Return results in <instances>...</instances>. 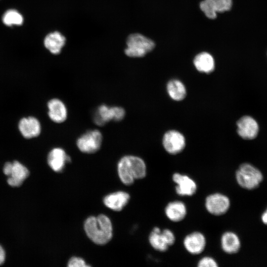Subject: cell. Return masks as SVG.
Segmentation results:
<instances>
[{"mask_svg": "<svg viewBox=\"0 0 267 267\" xmlns=\"http://www.w3.org/2000/svg\"><path fill=\"white\" fill-rule=\"evenodd\" d=\"M84 229L88 237L98 245L107 243L112 237L111 222L103 214L88 218L85 222Z\"/></svg>", "mask_w": 267, "mask_h": 267, "instance_id": "cell-1", "label": "cell"}, {"mask_svg": "<svg viewBox=\"0 0 267 267\" xmlns=\"http://www.w3.org/2000/svg\"><path fill=\"white\" fill-rule=\"evenodd\" d=\"M118 173L121 181L126 185H131L136 179L144 178L146 167L140 158L133 155L122 157L118 164Z\"/></svg>", "mask_w": 267, "mask_h": 267, "instance_id": "cell-2", "label": "cell"}, {"mask_svg": "<svg viewBox=\"0 0 267 267\" xmlns=\"http://www.w3.org/2000/svg\"><path fill=\"white\" fill-rule=\"evenodd\" d=\"M127 45L125 53L131 57H143L155 47L153 41L138 33L131 34L128 37Z\"/></svg>", "mask_w": 267, "mask_h": 267, "instance_id": "cell-3", "label": "cell"}, {"mask_svg": "<svg viewBox=\"0 0 267 267\" xmlns=\"http://www.w3.org/2000/svg\"><path fill=\"white\" fill-rule=\"evenodd\" d=\"M236 179L242 187L252 189L257 187L263 180L262 173L248 163L241 165L236 172Z\"/></svg>", "mask_w": 267, "mask_h": 267, "instance_id": "cell-4", "label": "cell"}, {"mask_svg": "<svg viewBox=\"0 0 267 267\" xmlns=\"http://www.w3.org/2000/svg\"><path fill=\"white\" fill-rule=\"evenodd\" d=\"M102 135L97 130L89 131L77 140V146L82 152L92 153L97 151L101 145Z\"/></svg>", "mask_w": 267, "mask_h": 267, "instance_id": "cell-5", "label": "cell"}, {"mask_svg": "<svg viewBox=\"0 0 267 267\" xmlns=\"http://www.w3.org/2000/svg\"><path fill=\"white\" fill-rule=\"evenodd\" d=\"M125 116L124 108L119 106L109 107L102 104L96 111L94 121L98 126H103L110 121H120Z\"/></svg>", "mask_w": 267, "mask_h": 267, "instance_id": "cell-6", "label": "cell"}, {"mask_svg": "<svg viewBox=\"0 0 267 267\" xmlns=\"http://www.w3.org/2000/svg\"><path fill=\"white\" fill-rule=\"evenodd\" d=\"M230 204L228 197L220 193L209 195L205 203L207 211L215 216H221L225 214L228 210Z\"/></svg>", "mask_w": 267, "mask_h": 267, "instance_id": "cell-7", "label": "cell"}, {"mask_svg": "<svg viewBox=\"0 0 267 267\" xmlns=\"http://www.w3.org/2000/svg\"><path fill=\"white\" fill-rule=\"evenodd\" d=\"M163 144L165 149L169 153L176 154L183 149L185 145V140L180 133L171 130L166 132L164 135Z\"/></svg>", "mask_w": 267, "mask_h": 267, "instance_id": "cell-8", "label": "cell"}, {"mask_svg": "<svg viewBox=\"0 0 267 267\" xmlns=\"http://www.w3.org/2000/svg\"><path fill=\"white\" fill-rule=\"evenodd\" d=\"M172 179L176 184L175 190L178 195L190 196L196 192L197 184L189 176L176 173L173 175Z\"/></svg>", "mask_w": 267, "mask_h": 267, "instance_id": "cell-9", "label": "cell"}, {"mask_svg": "<svg viewBox=\"0 0 267 267\" xmlns=\"http://www.w3.org/2000/svg\"><path fill=\"white\" fill-rule=\"evenodd\" d=\"M237 133L244 139H253L258 135L259 127L257 122L252 117L244 116L237 122Z\"/></svg>", "mask_w": 267, "mask_h": 267, "instance_id": "cell-10", "label": "cell"}, {"mask_svg": "<svg viewBox=\"0 0 267 267\" xmlns=\"http://www.w3.org/2000/svg\"><path fill=\"white\" fill-rule=\"evenodd\" d=\"M183 243L188 253L192 255H198L205 249L206 239L203 233L195 231L187 235L183 239Z\"/></svg>", "mask_w": 267, "mask_h": 267, "instance_id": "cell-11", "label": "cell"}, {"mask_svg": "<svg viewBox=\"0 0 267 267\" xmlns=\"http://www.w3.org/2000/svg\"><path fill=\"white\" fill-rule=\"evenodd\" d=\"M71 162V158L67 155L61 148L52 149L47 157V162L49 167L55 172H60L64 168L66 163Z\"/></svg>", "mask_w": 267, "mask_h": 267, "instance_id": "cell-12", "label": "cell"}, {"mask_svg": "<svg viewBox=\"0 0 267 267\" xmlns=\"http://www.w3.org/2000/svg\"><path fill=\"white\" fill-rule=\"evenodd\" d=\"M150 245L156 250L160 252L166 251L171 246L170 240L166 231L161 230L158 227H155L149 236Z\"/></svg>", "mask_w": 267, "mask_h": 267, "instance_id": "cell-13", "label": "cell"}, {"mask_svg": "<svg viewBox=\"0 0 267 267\" xmlns=\"http://www.w3.org/2000/svg\"><path fill=\"white\" fill-rule=\"evenodd\" d=\"M18 128L22 135L26 138L38 136L41 130L39 121L33 117L22 118L19 121Z\"/></svg>", "mask_w": 267, "mask_h": 267, "instance_id": "cell-14", "label": "cell"}, {"mask_svg": "<svg viewBox=\"0 0 267 267\" xmlns=\"http://www.w3.org/2000/svg\"><path fill=\"white\" fill-rule=\"evenodd\" d=\"M48 115L50 119L55 123H61L67 117V109L65 104L61 100L53 98L47 103Z\"/></svg>", "mask_w": 267, "mask_h": 267, "instance_id": "cell-15", "label": "cell"}, {"mask_svg": "<svg viewBox=\"0 0 267 267\" xmlns=\"http://www.w3.org/2000/svg\"><path fill=\"white\" fill-rule=\"evenodd\" d=\"M28 170L20 162L15 161L12 163L10 170L7 176L8 183L12 186H19L28 177Z\"/></svg>", "mask_w": 267, "mask_h": 267, "instance_id": "cell-16", "label": "cell"}, {"mask_svg": "<svg viewBox=\"0 0 267 267\" xmlns=\"http://www.w3.org/2000/svg\"><path fill=\"white\" fill-rule=\"evenodd\" d=\"M166 217L171 221L178 222L184 219L187 213L185 204L180 201L169 202L165 207Z\"/></svg>", "mask_w": 267, "mask_h": 267, "instance_id": "cell-17", "label": "cell"}, {"mask_svg": "<svg viewBox=\"0 0 267 267\" xmlns=\"http://www.w3.org/2000/svg\"><path fill=\"white\" fill-rule=\"evenodd\" d=\"M130 195L124 191H118L106 196L103 202L108 208L115 211H120L127 205Z\"/></svg>", "mask_w": 267, "mask_h": 267, "instance_id": "cell-18", "label": "cell"}, {"mask_svg": "<svg viewBox=\"0 0 267 267\" xmlns=\"http://www.w3.org/2000/svg\"><path fill=\"white\" fill-rule=\"evenodd\" d=\"M66 42V39L60 33L55 31L48 34L44 40L45 47L52 54L60 52Z\"/></svg>", "mask_w": 267, "mask_h": 267, "instance_id": "cell-19", "label": "cell"}, {"mask_svg": "<svg viewBox=\"0 0 267 267\" xmlns=\"http://www.w3.org/2000/svg\"><path fill=\"white\" fill-rule=\"evenodd\" d=\"M221 247L226 253H237L240 248V241L238 236L233 232H224L221 239Z\"/></svg>", "mask_w": 267, "mask_h": 267, "instance_id": "cell-20", "label": "cell"}, {"mask_svg": "<svg viewBox=\"0 0 267 267\" xmlns=\"http://www.w3.org/2000/svg\"><path fill=\"white\" fill-rule=\"evenodd\" d=\"M196 69L201 72L210 73L215 68V61L213 56L209 53L203 52L197 54L193 61Z\"/></svg>", "mask_w": 267, "mask_h": 267, "instance_id": "cell-21", "label": "cell"}, {"mask_svg": "<svg viewBox=\"0 0 267 267\" xmlns=\"http://www.w3.org/2000/svg\"><path fill=\"white\" fill-rule=\"evenodd\" d=\"M169 96L174 100H182L186 95V89L183 83L178 80L170 81L167 86Z\"/></svg>", "mask_w": 267, "mask_h": 267, "instance_id": "cell-22", "label": "cell"}, {"mask_svg": "<svg viewBox=\"0 0 267 267\" xmlns=\"http://www.w3.org/2000/svg\"><path fill=\"white\" fill-rule=\"evenodd\" d=\"M3 23L7 26L21 25L23 22L22 16L17 10L9 9L6 11L2 17Z\"/></svg>", "mask_w": 267, "mask_h": 267, "instance_id": "cell-23", "label": "cell"}, {"mask_svg": "<svg viewBox=\"0 0 267 267\" xmlns=\"http://www.w3.org/2000/svg\"><path fill=\"white\" fill-rule=\"evenodd\" d=\"M200 7L205 15L209 19L217 17V10L214 0H204L200 3Z\"/></svg>", "mask_w": 267, "mask_h": 267, "instance_id": "cell-24", "label": "cell"}, {"mask_svg": "<svg viewBox=\"0 0 267 267\" xmlns=\"http://www.w3.org/2000/svg\"><path fill=\"white\" fill-rule=\"evenodd\" d=\"M218 12H223L230 10L232 0H214Z\"/></svg>", "mask_w": 267, "mask_h": 267, "instance_id": "cell-25", "label": "cell"}, {"mask_svg": "<svg viewBox=\"0 0 267 267\" xmlns=\"http://www.w3.org/2000/svg\"><path fill=\"white\" fill-rule=\"evenodd\" d=\"M198 267H217V262L212 257H204L201 259L197 264Z\"/></svg>", "mask_w": 267, "mask_h": 267, "instance_id": "cell-26", "label": "cell"}, {"mask_svg": "<svg viewBox=\"0 0 267 267\" xmlns=\"http://www.w3.org/2000/svg\"><path fill=\"white\" fill-rule=\"evenodd\" d=\"M69 267H89L86 264L85 261L80 258L74 257L71 258L68 264Z\"/></svg>", "mask_w": 267, "mask_h": 267, "instance_id": "cell-27", "label": "cell"}, {"mask_svg": "<svg viewBox=\"0 0 267 267\" xmlns=\"http://www.w3.org/2000/svg\"><path fill=\"white\" fill-rule=\"evenodd\" d=\"M5 259V253L4 251L0 245V265L2 264L4 261Z\"/></svg>", "mask_w": 267, "mask_h": 267, "instance_id": "cell-28", "label": "cell"}, {"mask_svg": "<svg viewBox=\"0 0 267 267\" xmlns=\"http://www.w3.org/2000/svg\"><path fill=\"white\" fill-rule=\"evenodd\" d=\"M262 220L265 224H267V209L262 216Z\"/></svg>", "mask_w": 267, "mask_h": 267, "instance_id": "cell-29", "label": "cell"}]
</instances>
